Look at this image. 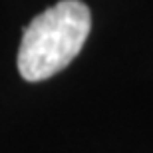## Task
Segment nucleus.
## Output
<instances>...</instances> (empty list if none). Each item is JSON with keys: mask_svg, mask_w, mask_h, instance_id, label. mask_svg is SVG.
<instances>
[{"mask_svg": "<svg viewBox=\"0 0 153 153\" xmlns=\"http://www.w3.org/2000/svg\"><path fill=\"white\" fill-rule=\"evenodd\" d=\"M91 30L90 8L82 0H60L24 28L18 72L26 82H42L68 68Z\"/></svg>", "mask_w": 153, "mask_h": 153, "instance_id": "1", "label": "nucleus"}]
</instances>
